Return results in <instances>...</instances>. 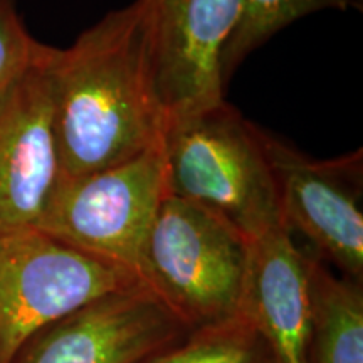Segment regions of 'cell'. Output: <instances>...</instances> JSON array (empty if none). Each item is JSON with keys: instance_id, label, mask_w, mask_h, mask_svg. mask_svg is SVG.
<instances>
[{"instance_id": "obj_1", "label": "cell", "mask_w": 363, "mask_h": 363, "mask_svg": "<svg viewBox=\"0 0 363 363\" xmlns=\"http://www.w3.org/2000/svg\"><path fill=\"white\" fill-rule=\"evenodd\" d=\"M52 108L61 180L93 174L163 142L142 0L108 12L52 61Z\"/></svg>"}, {"instance_id": "obj_2", "label": "cell", "mask_w": 363, "mask_h": 363, "mask_svg": "<svg viewBox=\"0 0 363 363\" xmlns=\"http://www.w3.org/2000/svg\"><path fill=\"white\" fill-rule=\"evenodd\" d=\"M163 153L169 194L208 208L249 240L284 227L262 130L225 101L167 126Z\"/></svg>"}, {"instance_id": "obj_3", "label": "cell", "mask_w": 363, "mask_h": 363, "mask_svg": "<svg viewBox=\"0 0 363 363\" xmlns=\"http://www.w3.org/2000/svg\"><path fill=\"white\" fill-rule=\"evenodd\" d=\"M249 242L220 216L167 194L143 251L142 281L190 330L240 315Z\"/></svg>"}, {"instance_id": "obj_4", "label": "cell", "mask_w": 363, "mask_h": 363, "mask_svg": "<svg viewBox=\"0 0 363 363\" xmlns=\"http://www.w3.org/2000/svg\"><path fill=\"white\" fill-rule=\"evenodd\" d=\"M167 194L162 142L108 169L62 179L35 229L142 279L145 244Z\"/></svg>"}, {"instance_id": "obj_5", "label": "cell", "mask_w": 363, "mask_h": 363, "mask_svg": "<svg viewBox=\"0 0 363 363\" xmlns=\"http://www.w3.org/2000/svg\"><path fill=\"white\" fill-rule=\"evenodd\" d=\"M145 284L135 272L40 233L0 234V363L30 335L94 299Z\"/></svg>"}, {"instance_id": "obj_6", "label": "cell", "mask_w": 363, "mask_h": 363, "mask_svg": "<svg viewBox=\"0 0 363 363\" xmlns=\"http://www.w3.org/2000/svg\"><path fill=\"white\" fill-rule=\"evenodd\" d=\"M281 219L289 233L305 235L310 249L345 278L363 281L362 152L315 160L262 131Z\"/></svg>"}, {"instance_id": "obj_7", "label": "cell", "mask_w": 363, "mask_h": 363, "mask_svg": "<svg viewBox=\"0 0 363 363\" xmlns=\"http://www.w3.org/2000/svg\"><path fill=\"white\" fill-rule=\"evenodd\" d=\"M190 331L147 284H140L43 326L9 363H142Z\"/></svg>"}, {"instance_id": "obj_8", "label": "cell", "mask_w": 363, "mask_h": 363, "mask_svg": "<svg viewBox=\"0 0 363 363\" xmlns=\"http://www.w3.org/2000/svg\"><path fill=\"white\" fill-rule=\"evenodd\" d=\"M45 45L0 98V234L35 229L61 182L52 108V61Z\"/></svg>"}, {"instance_id": "obj_9", "label": "cell", "mask_w": 363, "mask_h": 363, "mask_svg": "<svg viewBox=\"0 0 363 363\" xmlns=\"http://www.w3.org/2000/svg\"><path fill=\"white\" fill-rule=\"evenodd\" d=\"M142 4L167 123L224 101L220 57L238 22L239 0Z\"/></svg>"}, {"instance_id": "obj_10", "label": "cell", "mask_w": 363, "mask_h": 363, "mask_svg": "<svg viewBox=\"0 0 363 363\" xmlns=\"http://www.w3.org/2000/svg\"><path fill=\"white\" fill-rule=\"evenodd\" d=\"M240 313L262 335L276 363H308L311 301L306 252L286 227L249 242Z\"/></svg>"}, {"instance_id": "obj_11", "label": "cell", "mask_w": 363, "mask_h": 363, "mask_svg": "<svg viewBox=\"0 0 363 363\" xmlns=\"http://www.w3.org/2000/svg\"><path fill=\"white\" fill-rule=\"evenodd\" d=\"M306 252L311 301L308 363H363V288Z\"/></svg>"}, {"instance_id": "obj_12", "label": "cell", "mask_w": 363, "mask_h": 363, "mask_svg": "<svg viewBox=\"0 0 363 363\" xmlns=\"http://www.w3.org/2000/svg\"><path fill=\"white\" fill-rule=\"evenodd\" d=\"M350 0H239V16L220 57L224 84L240 62L284 27L323 11L345 12Z\"/></svg>"}, {"instance_id": "obj_13", "label": "cell", "mask_w": 363, "mask_h": 363, "mask_svg": "<svg viewBox=\"0 0 363 363\" xmlns=\"http://www.w3.org/2000/svg\"><path fill=\"white\" fill-rule=\"evenodd\" d=\"M142 363H276L274 357L246 315L195 328L169 350Z\"/></svg>"}, {"instance_id": "obj_14", "label": "cell", "mask_w": 363, "mask_h": 363, "mask_svg": "<svg viewBox=\"0 0 363 363\" xmlns=\"http://www.w3.org/2000/svg\"><path fill=\"white\" fill-rule=\"evenodd\" d=\"M17 11L16 0H0V98L43 51Z\"/></svg>"}]
</instances>
